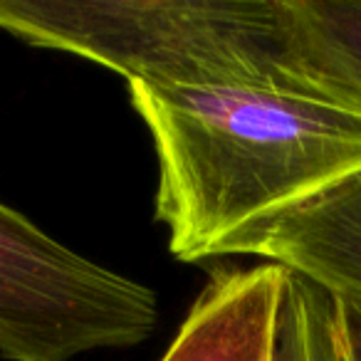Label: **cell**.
Returning <instances> with one entry per match:
<instances>
[{
  "label": "cell",
  "instance_id": "6",
  "mask_svg": "<svg viewBox=\"0 0 361 361\" xmlns=\"http://www.w3.org/2000/svg\"><path fill=\"white\" fill-rule=\"evenodd\" d=\"M290 47L322 92L361 104V0H285Z\"/></svg>",
  "mask_w": 361,
  "mask_h": 361
},
{
  "label": "cell",
  "instance_id": "8",
  "mask_svg": "<svg viewBox=\"0 0 361 361\" xmlns=\"http://www.w3.org/2000/svg\"><path fill=\"white\" fill-rule=\"evenodd\" d=\"M336 317H339L341 339H344L346 359L361 361V314L336 302Z\"/></svg>",
  "mask_w": 361,
  "mask_h": 361
},
{
  "label": "cell",
  "instance_id": "2",
  "mask_svg": "<svg viewBox=\"0 0 361 361\" xmlns=\"http://www.w3.org/2000/svg\"><path fill=\"white\" fill-rule=\"evenodd\" d=\"M0 30L151 87L322 92L292 55L285 0H0Z\"/></svg>",
  "mask_w": 361,
  "mask_h": 361
},
{
  "label": "cell",
  "instance_id": "4",
  "mask_svg": "<svg viewBox=\"0 0 361 361\" xmlns=\"http://www.w3.org/2000/svg\"><path fill=\"white\" fill-rule=\"evenodd\" d=\"M226 255H255L361 314V173L240 233Z\"/></svg>",
  "mask_w": 361,
  "mask_h": 361
},
{
  "label": "cell",
  "instance_id": "5",
  "mask_svg": "<svg viewBox=\"0 0 361 361\" xmlns=\"http://www.w3.org/2000/svg\"><path fill=\"white\" fill-rule=\"evenodd\" d=\"M287 270L216 272L161 361H275Z\"/></svg>",
  "mask_w": 361,
  "mask_h": 361
},
{
  "label": "cell",
  "instance_id": "7",
  "mask_svg": "<svg viewBox=\"0 0 361 361\" xmlns=\"http://www.w3.org/2000/svg\"><path fill=\"white\" fill-rule=\"evenodd\" d=\"M275 361H349L336 302L287 270Z\"/></svg>",
  "mask_w": 361,
  "mask_h": 361
},
{
  "label": "cell",
  "instance_id": "1",
  "mask_svg": "<svg viewBox=\"0 0 361 361\" xmlns=\"http://www.w3.org/2000/svg\"><path fill=\"white\" fill-rule=\"evenodd\" d=\"M159 161L156 221L180 262L361 173V104L302 87L129 82Z\"/></svg>",
  "mask_w": 361,
  "mask_h": 361
},
{
  "label": "cell",
  "instance_id": "3",
  "mask_svg": "<svg viewBox=\"0 0 361 361\" xmlns=\"http://www.w3.org/2000/svg\"><path fill=\"white\" fill-rule=\"evenodd\" d=\"M159 324V295L47 235L0 203V356L75 361L141 344Z\"/></svg>",
  "mask_w": 361,
  "mask_h": 361
}]
</instances>
